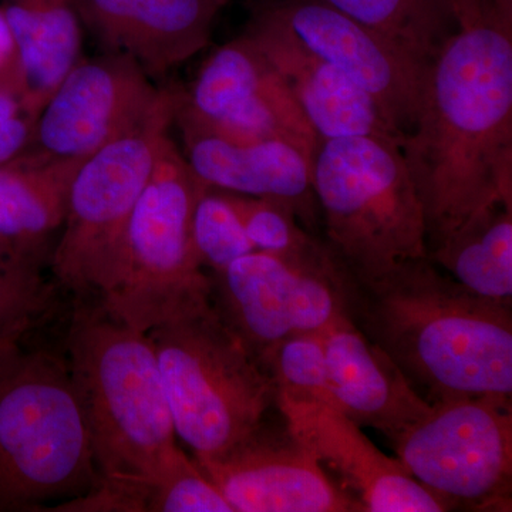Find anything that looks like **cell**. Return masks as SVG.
<instances>
[{
    "label": "cell",
    "instance_id": "9",
    "mask_svg": "<svg viewBox=\"0 0 512 512\" xmlns=\"http://www.w3.org/2000/svg\"><path fill=\"white\" fill-rule=\"evenodd\" d=\"M511 400L458 397L394 437L397 460L450 507L511 511Z\"/></svg>",
    "mask_w": 512,
    "mask_h": 512
},
{
    "label": "cell",
    "instance_id": "27",
    "mask_svg": "<svg viewBox=\"0 0 512 512\" xmlns=\"http://www.w3.org/2000/svg\"><path fill=\"white\" fill-rule=\"evenodd\" d=\"M229 197L255 251L303 258L318 254L326 247L299 227L298 215L286 202L235 192H229Z\"/></svg>",
    "mask_w": 512,
    "mask_h": 512
},
{
    "label": "cell",
    "instance_id": "10",
    "mask_svg": "<svg viewBox=\"0 0 512 512\" xmlns=\"http://www.w3.org/2000/svg\"><path fill=\"white\" fill-rule=\"evenodd\" d=\"M215 311L261 362L278 343L345 315V269L328 244L311 256L252 251L210 275Z\"/></svg>",
    "mask_w": 512,
    "mask_h": 512
},
{
    "label": "cell",
    "instance_id": "13",
    "mask_svg": "<svg viewBox=\"0 0 512 512\" xmlns=\"http://www.w3.org/2000/svg\"><path fill=\"white\" fill-rule=\"evenodd\" d=\"M150 79L121 53L82 57L40 110L26 154L86 160L146 119L161 92Z\"/></svg>",
    "mask_w": 512,
    "mask_h": 512
},
{
    "label": "cell",
    "instance_id": "3",
    "mask_svg": "<svg viewBox=\"0 0 512 512\" xmlns=\"http://www.w3.org/2000/svg\"><path fill=\"white\" fill-rule=\"evenodd\" d=\"M67 367L92 441L99 478L148 476L177 450L173 416L148 333L79 305Z\"/></svg>",
    "mask_w": 512,
    "mask_h": 512
},
{
    "label": "cell",
    "instance_id": "20",
    "mask_svg": "<svg viewBox=\"0 0 512 512\" xmlns=\"http://www.w3.org/2000/svg\"><path fill=\"white\" fill-rule=\"evenodd\" d=\"M82 161L23 154L0 165V255L45 272L66 218L70 183Z\"/></svg>",
    "mask_w": 512,
    "mask_h": 512
},
{
    "label": "cell",
    "instance_id": "29",
    "mask_svg": "<svg viewBox=\"0 0 512 512\" xmlns=\"http://www.w3.org/2000/svg\"><path fill=\"white\" fill-rule=\"evenodd\" d=\"M0 90H5L25 101L26 84L18 42L5 13L0 8ZM25 106V104H23Z\"/></svg>",
    "mask_w": 512,
    "mask_h": 512
},
{
    "label": "cell",
    "instance_id": "5",
    "mask_svg": "<svg viewBox=\"0 0 512 512\" xmlns=\"http://www.w3.org/2000/svg\"><path fill=\"white\" fill-rule=\"evenodd\" d=\"M312 187L326 244L353 278L373 279L429 255L423 202L397 141H322L312 161Z\"/></svg>",
    "mask_w": 512,
    "mask_h": 512
},
{
    "label": "cell",
    "instance_id": "11",
    "mask_svg": "<svg viewBox=\"0 0 512 512\" xmlns=\"http://www.w3.org/2000/svg\"><path fill=\"white\" fill-rule=\"evenodd\" d=\"M175 123L239 143L282 140L315 157L322 141L278 70L247 35L218 47L180 89Z\"/></svg>",
    "mask_w": 512,
    "mask_h": 512
},
{
    "label": "cell",
    "instance_id": "17",
    "mask_svg": "<svg viewBox=\"0 0 512 512\" xmlns=\"http://www.w3.org/2000/svg\"><path fill=\"white\" fill-rule=\"evenodd\" d=\"M245 35L281 74L320 141L373 136L402 144L403 134L369 94L335 67L303 49L261 10H256Z\"/></svg>",
    "mask_w": 512,
    "mask_h": 512
},
{
    "label": "cell",
    "instance_id": "19",
    "mask_svg": "<svg viewBox=\"0 0 512 512\" xmlns=\"http://www.w3.org/2000/svg\"><path fill=\"white\" fill-rule=\"evenodd\" d=\"M184 157L202 183L291 205L299 218L312 217V161L282 140L239 143L212 134L184 131Z\"/></svg>",
    "mask_w": 512,
    "mask_h": 512
},
{
    "label": "cell",
    "instance_id": "1",
    "mask_svg": "<svg viewBox=\"0 0 512 512\" xmlns=\"http://www.w3.org/2000/svg\"><path fill=\"white\" fill-rule=\"evenodd\" d=\"M400 150L423 202L429 252L477 211L512 204V29L493 12L451 33L427 64Z\"/></svg>",
    "mask_w": 512,
    "mask_h": 512
},
{
    "label": "cell",
    "instance_id": "16",
    "mask_svg": "<svg viewBox=\"0 0 512 512\" xmlns=\"http://www.w3.org/2000/svg\"><path fill=\"white\" fill-rule=\"evenodd\" d=\"M227 0H76L84 28L107 52L136 60L148 76H163L210 42L212 23Z\"/></svg>",
    "mask_w": 512,
    "mask_h": 512
},
{
    "label": "cell",
    "instance_id": "21",
    "mask_svg": "<svg viewBox=\"0 0 512 512\" xmlns=\"http://www.w3.org/2000/svg\"><path fill=\"white\" fill-rule=\"evenodd\" d=\"M0 8L22 57L25 110L39 116L50 94L83 57L76 0H0Z\"/></svg>",
    "mask_w": 512,
    "mask_h": 512
},
{
    "label": "cell",
    "instance_id": "23",
    "mask_svg": "<svg viewBox=\"0 0 512 512\" xmlns=\"http://www.w3.org/2000/svg\"><path fill=\"white\" fill-rule=\"evenodd\" d=\"M349 18L389 37L429 63L451 35L453 15L444 0H322Z\"/></svg>",
    "mask_w": 512,
    "mask_h": 512
},
{
    "label": "cell",
    "instance_id": "33",
    "mask_svg": "<svg viewBox=\"0 0 512 512\" xmlns=\"http://www.w3.org/2000/svg\"><path fill=\"white\" fill-rule=\"evenodd\" d=\"M495 19L512 29V0H491Z\"/></svg>",
    "mask_w": 512,
    "mask_h": 512
},
{
    "label": "cell",
    "instance_id": "28",
    "mask_svg": "<svg viewBox=\"0 0 512 512\" xmlns=\"http://www.w3.org/2000/svg\"><path fill=\"white\" fill-rule=\"evenodd\" d=\"M55 302V286L45 272L25 268L0 255V340L23 339Z\"/></svg>",
    "mask_w": 512,
    "mask_h": 512
},
{
    "label": "cell",
    "instance_id": "2",
    "mask_svg": "<svg viewBox=\"0 0 512 512\" xmlns=\"http://www.w3.org/2000/svg\"><path fill=\"white\" fill-rule=\"evenodd\" d=\"M345 301L346 316L430 404L458 397L511 400L508 303L468 291L429 258L410 259L373 279L345 271Z\"/></svg>",
    "mask_w": 512,
    "mask_h": 512
},
{
    "label": "cell",
    "instance_id": "6",
    "mask_svg": "<svg viewBox=\"0 0 512 512\" xmlns=\"http://www.w3.org/2000/svg\"><path fill=\"white\" fill-rule=\"evenodd\" d=\"M177 439L194 460L225 453L276 406L264 365L228 328L210 299L148 332Z\"/></svg>",
    "mask_w": 512,
    "mask_h": 512
},
{
    "label": "cell",
    "instance_id": "22",
    "mask_svg": "<svg viewBox=\"0 0 512 512\" xmlns=\"http://www.w3.org/2000/svg\"><path fill=\"white\" fill-rule=\"evenodd\" d=\"M427 258L468 291L511 305V202L497 201L477 211L431 249Z\"/></svg>",
    "mask_w": 512,
    "mask_h": 512
},
{
    "label": "cell",
    "instance_id": "31",
    "mask_svg": "<svg viewBox=\"0 0 512 512\" xmlns=\"http://www.w3.org/2000/svg\"><path fill=\"white\" fill-rule=\"evenodd\" d=\"M458 29L483 22L491 12V0H444Z\"/></svg>",
    "mask_w": 512,
    "mask_h": 512
},
{
    "label": "cell",
    "instance_id": "32",
    "mask_svg": "<svg viewBox=\"0 0 512 512\" xmlns=\"http://www.w3.org/2000/svg\"><path fill=\"white\" fill-rule=\"evenodd\" d=\"M25 110L22 100L15 94L0 90V121L16 116Z\"/></svg>",
    "mask_w": 512,
    "mask_h": 512
},
{
    "label": "cell",
    "instance_id": "4",
    "mask_svg": "<svg viewBox=\"0 0 512 512\" xmlns=\"http://www.w3.org/2000/svg\"><path fill=\"white\" fill-rule=\"evenodd\" d=\"M97 481L66 357L0 340V511L74 500Z\"/></svg>",
    "mask_w": 512,
    "mask_h": 512
},
{
    "label": "cell",
    "instance_id": "8",
    "mask_svg": "<svg viewBox=\"0 0 512 512\" xmlns=\"http://www.w3.org/2000/svg\"><path fill=\"white\" fill-rule=\"evenodd\" d=\"M178 99V87H161L146 119L77 167L49 266L57 284L77 298L97 299L109 285L128 220L170 137Z\"/></svg>",
    "mask_w": 512,
    "mask_h": 512
},
{
    "label": "cell",
    "instance_id": "30",
    "mask_svg": "<svg viewBox=\"0 0 512 512\" xmlns=\"http://www.w3.org/2000/svg\"><path fill=\"white\" fill-rule=\"evenodd\" d=\"M37 116L22 111L0 121V165L12 163L28 153L35 136Z\"/></svg>",
    "mask_w": 512,
    "mask_h": 512
},
{
    "label": "cell",
    "instance_id": "7",
    "mask_svg": "<svg viewBox=\"0 0 512 512\" xmlns=\"http://www.w3.org/2000/svg\"><path fill=\"white\" fill-rule=\"evenodd\" d=\"M204 185L168 137L128 220L109 285L97 298L111 318L148 333L210 299V275L191 238L192 208Z\"/></svg>",
    "mask_w": 512,
    "mask_h": 512
},
{
    "label": "cell",
    "instance_id": "26",
    "mask_svg": "<svg viewBox=\"0 0 512 512\" xmlns=\"http://www.w3.org/2000/svg\"><path fill=\"white\" fill-rule=\"evenodd\" d=\"M146 512H234L221 491L180 447L154 474L141 477Z\"/></svg>",
    "mask_w": 512,
    "mask_h": 512
},
{
    "label": "cell",
    "instance_id": "24",
    "mask_svg": "<svg viewBox=\"0 0 512 512\" xmlns=\"http://www.w3.org/2000/svg\"><path fill=\"white\" fill-rule=\"evenodd\" d=\"M191 238L198 261L211 274L224 271L235 259L255 251L229 192L207 184L192 208Z\"/></svg>",
    "mask_w": 512,
    "mask_h": 512
},
{
    "label": "cell",
    "instance_id": "15",
    "mask_svg": "<svg viewBox=\"0 0 512 512\" xmlns=\"http://www.w3.org/2000/svg\"><path fill=\"white\" fill-rule=\"evenodd\" d=\"M323 470L366 512H443L450 507L386 456L359 424L330 403H276Z\"/></svg>",
    "mask_w": 512,
    "mask_h": 512
},
{
    "label": "cell",
    "instance_id": "12",
    "mask_svg": "<svg viewBox=\"0 0 512 512\" xmlns=\"http://www.w3.org/2000/svg\"><path fill=\"white\" fill-rule=\"evenodd\" d=\"M259 10L369 94L403 136L412 130L429 63L322 0H274Z\"/></svg>",
    "mask_w": 512,
    "mask_h": 512
},
{
    "label": "cell",
    "instance_id": "14",
    "mask_svg": "<svg viewBox=\"0 0 512 512\" xmlns=\"http://www.w3.org/2000/svg\"><path fill=\"white\" fill-rule=\"evenodd\" d=\"M281 413V412H279ZM266 419L244 440L208 460H195L234 512L362 511L292 430Z\"/></svg>",
    "mask_w": 512,
    "mask_h": 512
},
{
    "label": "cell",
    "instance_id": "18",
    "mask_svg": "<svg viewBox=\"0 0 512 512\" xmlns=\"http://www.w3.org/2000/svg\"><path fill=\"white\" fill-rule=\"evenodd\" d=\"M333 406L359 426L393 440L429 413L399 366L355 323L342 315L319 333Z\"/></svg>",
    "mask_w": 512,
    "mask_h": 512
},
{
    "label": "cell",
    "instance_id": "25",
    "mask_svg": "<svg viewBox=\"0 0 512 512\" xmlns=\"http://www.w3.org/2000/svg\"><path fill=\"white\" fill-rule=\"evenodd\" d=\"M261 363L274 383L276 403L333 404L319 333L278 343Z\"/></svg>",
    "mask_w": 512,
    "mask_h": 512
},
{
    "label": "cell",
    "instance_id": "34",
    "mask_svg": "<svg viewBox=\"0 0 512 512\" xmlns=\"http://www.w3.org/2000/svg\"><path fill=\"white\" fill-rule=\"evenodd\" d=\"M227 2L229 3V2H231V0H227Z\"/></svg>",
    "mask_w": 512,
    "mask_h": 512
}]
</instances>
